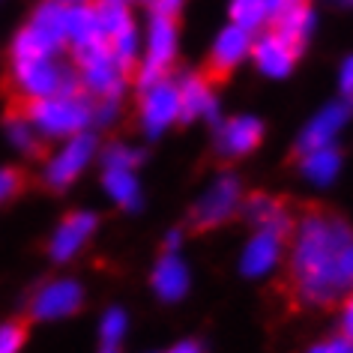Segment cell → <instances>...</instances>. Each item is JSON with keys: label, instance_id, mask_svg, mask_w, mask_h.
Masks as SVG:
<instances>
[{"label": "cell", "instance_id": "6da1fadb", "mask_svg": "<svg viewBox=\"0 0 353 353\" xmlns=\"http://www.w3.org/2000/svg\"><path fill=\"white\" fill-rule=\"evenodd\" d=\"M279 281L288 312L332 308L353 294V228L321 204H305Z\"/></svg>", "mask_w": 353, "mask_h": 353}, {"label": "cell", "instance_id": "7a4b0ae2", "mask_svg": "<svg viewBox=\"0 0 353 353\" xmlns=\"http://www.w3.org/2000/svg\"><path fill=\"white\" fill-rule=\"evenodd\" d=\"M6 117H21L46 135H75L93 117V105L84 93L48 96V99H10Z\"/></svg>", "mask_w": 353, "mask_h": 353}, {"label": "cell", "instance_id": "3957f363", "mask_svg": "<svg viewBox=\"0 0 353 353\" xmlns=\"http://www.w3.org/2000/svg\"><path fill=\"white\" fill-rule=\"evenodd\" d=\"M12 72L6 78L10 99H48L60 93L63 72L51 60H12Z\"/></svg>", "mask_w": 353, "mask_h": 353}, {"label": "cell", "instance_id": "277c9868", "mask_svg": "<svg viewBox=\"0 0 353 353\" xmlns=\"http://www.w3.org/2000/svg\"><path fill=\"white\" fill-rule=\"evenodd\" d=\"M236 207H240V180L231 174H225L222 180L195 204V210H192V216H189V228L195 234L213 231V228L225 225L228 219L236 213Z\"/></svg>", "mask_w": 353, "mask_h": 353}, {"label": "cell", "instance_id": "5b68a950", "mask_svg": "<svg viewBox=\"0 0 353 353\" xmlns=\"http://www.w3.org/2000/svg\"><path fill=\"white\" fill-rule=\"evenodd\" d=\"M174 48H176L174 19H168V15H153V24H150V51H147V60H144L141 75H138L141 90H150V87H156L159 81H165L168 69L174 63Z\"/></svg>", "mask_w": 353, "mask_h": 353}, {"label": "cell", "instance_id": "8992f818", "mask_svg": "<svg viewBox=\"0 0 353 353\" xmlns=\"http://www.w3.org/2000/svg\"><path fill=\"white\" fill-rule=\"evenodd\" d=\"M252 51V39H249V30L236 28V24H231V28H225L222 33H219L216 46L213 51H210L207 57V66H204V81L213 87V84H225L228 75L234 72V66L240 63V60Z\"/></svg>", "mask_w": 353, "mask_h": 353}, {"label": "cell", "instance_id": "52a82bcc", "mask_svg": "<svg viewBox=\"0 0 353 353\" xmlns=\"http://www.w3.org/2000/svg\"><path fill=\"white\" fill-rule=\"evenodd\" d=\"M84 303V294L75 281H51V285H42L37 294L30 296V314L33 317H66V314H75Z\"/></svg>", "mask_w": 353, "mask_h": 353}, {"label": "cell", "instance_id": "ba28073f", "mask_svg": "<svg viewBox=\"0 0 353 353\" xmlns=\"http://www.w3.org/2000/svg\"><path fill=\"white\" fill-rule=\"evenodd\" d=\"M347 117H350V102L347 99L335 102V105H330V108H323L312 123H308V129L303 132V135H299L294 156H305V153H312V150L330 147L335 132L344 126V120Z\"/></svg>", "mask_w": 353, "mask_h": 353}, {"label": "cell", "instance_id": "9c48e42d", "mask_svg": "<svg viewBox=\"0 0 353 353\" xmlns=\"http://www.w3.org/2000/svg\"><path fill=\"white\" fill-rule=\"evenodd\" d=\"M93 156V135H75L69 144L63 147V153L57 159H51L48 165V174H46V183L51 189H63L69 183L81 174V168L90 162Z\"/></svg>", "mask_w": 353, "mask_h": 353}, {"label": "cell", "instance_id": "30bf717a", "mask_svg": "<svg viewBox=\"0 0 353 353\" xmlns=\"http://www.w3.org/2000/svg\"><path fill=\"white\" fill-rule=\"evenodd\" d=\"M144 105H141V120L150 135H159L174 117H180V93L174 84L159 81L156 87L144 90Z\"/></svg>", "mask_w": 353, "mask_h": 353}, {"label": "cell", "instance_id": "8fae6325", "mask_svg": "<svg viewBox=\"0 0 353 353\" xmlns=\"http://www.w3.org/2000/svg\"><path fill=\"white\" fill-rule=\"evenodd\" d=\"M252 54L254 60H258V66L263 69L267 75L272 78H281V75H288L290 72V66H294V60L299 57V51L290 46V42H285L279 37V33H267L263 39H258L252 46Z\"/></svg>", "mask_w": 353, "mask_h": 353}, {"label": "cell", "instance_id": "7c38bea8", "mask_svg": "<svg viewBox=\"0 0 353 353\" xmlns=\"http://www.w3.org/2000/svg\"><path fill=\"white\" fill-rule=\"evenodd\" d=\"M261 138H263V126L254 117L231 120L222 126V132H219V153L228 156V159L245 156L261 144Z\"/></svg>", "mask_w": 353, "mask_h": 353}, {"label": "cell", "instance_id": "4fadbf2b", "mask_svg": "<svg viewBox=\"0 0 353 353\" xmlns=\"http://www.w3.org/2000/svg\"><path fill=\"white\" fill-rule=\"evenodd\" d=\"M308 28H312V6H308V0H288V3L272 15V33H279V37L290 42L296 51L303 48Z\"/></svg>", "mask_w": 353, "mask_h": 353}, {"label": "cell", "instance_id": "5bb4252c", "mask_svg": "<svg viewBox=\"0 0 353 353\" xmlns=\"http://www.w3.org/2000/svg\"><path fill=\"white\" fill-rule=\"evenodd\" d=\"M93 228H96V216L93 213H69L63 219V225L57 228L54 240H51V254H54L57 261L72 258V254L84 245L87 236L93 234Z\"/></svg>", "mask_w": 353, "mask_h": 353}, {"label": "cell", "instance_id": "9a60e30c", "mask_svg": "<svg viewBox=\"0 0 353 353\" xmlns=\"http://www.w3.org/2000/svg\"><path fill=\"white\" fill-rule=\"evenodd\" d=\"M180 93V120L189 123L207 114V117H216V99H213V87L204 81V75H186L176 87Z\"/></svg>", "mask_w": 353, "mask_h": 353}, {"label": "cell", "instance_id": "2e32d148", "mask_svg": "<svg viewBox=\"0 0 353 353\" xmlns=\"http://www.w3.org/2000/svg\"><path fill=\"white\" fill-rule=\"evenodd\" d=\"M285 236L270 231V228H261V234L254 236L249 243V249H245V258H243V272L245 276H261V272H267L272 263L279 261L281 249H285Z\"/></svg>", "mask_w": 353, "mask_h": 353}, {"label": "cell", "instance_id": "e0dca14e", "mask_svg": "<svg viewBox=\"0 0 353 353\" xmlns=\"http://www.w3.org/2000/svg\"><path fill=\"white\" fill-rule=\"evenodd\" d=\"M153 288L159 290L162 299H180L189 288V272L174 254H165L153 272Z\"/></svg>", "mask_w": 353, "mask_h": 353}, {"label": "cell", "instance_id": "ac0fdd59", "mask_svg": "<svg viewBox=\"0 0 353 353\" xmlns=\"http://www.w3.org/2000/svg\"><path fill=\"white\" fill-rule=\"evenodd\" d=\"M66 37L72 39L75 48L90 46L96 39H105L96 24V12L93 3H81V6H66Z\"/></svg>", "mask_w": 353, "mask_h": 353}, {"label": "cell", "instance_id": "d6986e66", "mask_svg": "<svg viewBox=\"0 0 353 353\" xmlns=\"http://www.w3.org/2000/svg\"><path fill=\"white\" fill-rule=\"evenodd\" d=\"M93 12H96V24L105 39L120 37L123 30L132 28L126 0H93Z\"/></svg>", "mask_w": 353, "mask_h": 353}, {"label": "cell", "instance_id": "ffe728a7", "mask_svg": "<svg viewBox=\"0 0 353 353\" xmlns=\"http://www.w3.org/2000/svg\"><path fill=\"white\" fill-rule=\"evenodd\" d=\"M30 28H37L42 37L51 39L60 48L66 39V6H60L57 0H48L46 6H39L37 15H33Z\"/></svg>", "mask_w": 353, "mask_h": 353}, {"label": "cell", "instance_id": "44dd1931", "mask_svg": "<svg viewBox=\"0 0 353 353\" xmlns=\"http://www.w3.org/2000/svg\"><path fill=\"white\" fill-rule=\"evenodd\" d=\"M339 165H341V153L335 147H321L303 156V171L314 183H330L339 174Z\"/></svg>", "mask_w": 353, "mask_h": 353}, {"label": "cell", "instance_id": "7402d4cb", "mask_svg": "<svg viewBox=\"0 0 353 353\" xmlns=\"http://www.w3.org/2000/svg\"><path fill=\"white\" fill-rule=\"evenodd\" d=\"M51 51H57V46L37 28H24L12 42V60H46Z\"/></svg>", "mask_w": 353, "mask_h": 353}, {"label": "cell", "instance_id": "603a6c76", "mask_svg": "<svg viewBox=\"0 0 353 353\" xmlns=\"http://www.w3.org/2000/svg\"><path fill=\"white\" fill-rule=\"evenodd\" d=\"M105 189L108 195L123 207H138V183L132 171H120V168H108L105 174Z\"/></svg>", "mask_w": 353, "mask_h": 353}, {"label": "cell", "instance_id": "cb8c5ba5", "mask_svg": "<svg viewBox=\"0 0 353 353\" xmlns=\"http://www.w3.org/2000/svg\"><path fill=\"white\" fill-rule=\"evenodd\" d=\"M6 129H10L15 147H21L28 156H33V159H46V156H48V147L42 144L37 135H33V129H30L28 120H21V117H6Z\"/></svg>", "mask_w": 353, "mask_h": 353}, {"label": "cell", "instance_id": "d4e9b609", "mask_svg": "<svg viewBox=\"0 0 353 353\" xmlns=\"http://www.w3.org/2000/svg\"><path fill=\"white\" fill-rule=\"evenodd\" d=\"M263 15H267L263 0H234L231 3V19L243 30H254L263 21Z\"/></svg>", "mask_w": 353, "mask_h": 353}, {"label": "cell", "instance_id": "484cf974", "mask_svg": "<svg viewBox=\"0 0 353 353\" xmlns=\"http://www.w3.org/2000/svg\"><path fill=\"white\" fill-rule=\"evenodd\" d=\"M30 317H15V321L0 326V353H19L21 344L28 341Z\"/></svg>", "mask_w": 353, "mask_h": 353}, {"label": "cell", "instance_id": "4316f807", "mask_svg": "<svg viewBox=\"0 0 353 353\" xmlns=\"http://www.w3.org/2000/svg\"><path fill=\"white\" fill-rule=\"evenodd\" d=\"M28 186V176L19 168H3L0 171V204L12 201L15 195H21V189Z\"/></svg>", "mask_w": 353, "mask_h": 353}, {"label": "cell", "instance_id": "83f0119b", "mask_svg": "<svg viewBox=\"0 0 353 353\" xmlns=\"http://www.w3.org/2000/svg\"><path fill=\"white\" fill-rule=\"evenodd\" d=\"M123 326H126V314L117 312V308H111V312L105 314V321H102V341H105V347H117V341L123 335Z\"/></svg>", "mask_w": 353, "mask_h": 353}, {"label": "cell", "instance_id": "f1b7e54d", "mask_svg": "<svg viewBox=\"0 0 353 353\" xmlns=\"http://www.w3.org/2000/svg\"><path fill=\"white\" fill-rule=\"evenodd\" d=\"M138 162H141V153H135V150H129L123 144H114V147H108V153H105V165L120 168V171H129V168H135Z\"/></svg>", "mask_w": 353, "mask_h": 353}, {"label": "cell", "instance_id": "f546056e", "mask_svg": "<svg viewBox=\"0 0 353 353\" xmlns=\"http://www.w3.org/2000/svg\"><path fill=\"white\" fill-rule=\"evenodd\" d=\"M341 339H347L353 344V294L344 296V305H341Z\"/></svg>", "mask_w": 353, "mask_h": 353}, {"label": "cell", "instance_id": "4dcf8cb0", "mask_svg": "<svg viewBox=\"0 0 353 353\" xmlns=\"http://www.w3.org/2000/svg\"><path fill=\"white\" fill-rule=\"evenodd\" d=\"M312 353H353V344L347 339H332V341L321 344V347H314Z\"/></svg>", "mask_w": 353, "mask_h": 353}, {"label": "cell", "instance_id": "1f68e13d", "mask_svg": "<svg viewBox=\"0 0 353 353\" xmlns=\"http://www.w3.org/2000/svg\"><path fill=\"white\" fill-rule=\"evenodd\" d=\"M341 90L344 96H353V57H347L341 66Z\"/></svg>", "mask_w": 353, "mask_h": 353}, {"label": "cell", "instance_id": "d6a6232c", "mask_svg": "<svg viewBox=\"0 0 353 353\" xmlns=\"http://www.w3.org/2000/svg\"><path fill=\"white\" fill-rule=\"evenodd\" d=\"M176 10H180V0H153V12L156 15H168V19H174Z\"/></svg>", "mask_w": 353, "mask_h": 353}, {"label": "cell", "instance_id": "836d02e7", "mask_svg": "<svg viewBox=\"0 0 353 353\" xmlns=\"http://www.w3.org/2000/svg\"><path fill=\"white\" fill-rule=\"evenodd\" d=\"M171 353H201V350H198V344H180V347L171 350Z\"/></svg>", "mask_w": 353, "mask_h": 353}, {"label": "cell", "instance_id": "e575fe53", "mask_svg": "<svg viewBox=\"0 0 353 353\" xmlns=\"http://www.w3.org/2000/svg\"><path fill=\"white\" fill-rule=\"evenodd\" d=\"M60 6H81V3H93V0H57Z\"/></svg>", "mask_w": 353, "mask_h": 353}, {"label": "cell", "instance_id": "d590c367", "mask_svg": "<svg viewBox=\"0 0 353 353\" xmlns=\"http://www.w3.org/2000/svg\"><path fill=\"white\" fill-rule=\"evenodd\" d=\"M102 353H120V350H117V347H105Z\"/></svg>", "mask_w": 353, "mask_h": 353}]
</instances>
